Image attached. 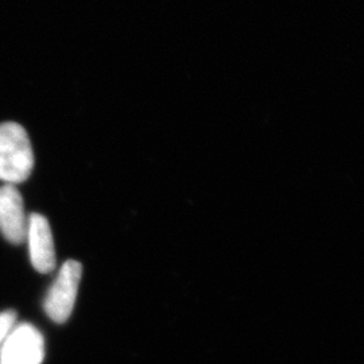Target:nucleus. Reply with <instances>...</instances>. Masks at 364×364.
Masks as SVG:
<instances>
[{
  "label": "nucleus",
  "mask_w": 364,
  "mask_h": 364,
  "mask_svg": "<svg viewBox=\"0 0 364 364\" xmlns=\"http://www.w3.org/2000/svg\"><path fill=\"white\" fill-rule=\"evenodd\" d=\"M28 218L23 198L15 185L7 183L0 188V232L13 245L26 240Z\"/></svg>",
  "instance_id": "20e7f679"
},
{
  "label": "nucleus",
  "mask_w": 364,
  "mask_h": 364,
  "mask_svg": "<svg viewBox=\"0 0 364 364\" xmlns=\"http://www.w3.org/2000/svg\"><path fill=\"white\" fill-rule=\"evenodd\" d=\"M26 240L33 267L38 273L53 272L55 267V250L52 228L46 218L39 213H31L28 216Z\"/></svg>",
  "instance_id": "39448f33"
},
{
  "label": "nucleus",
  "mask_w": 364,
  "mask_h": 364,
  "mask_svg": "<svg viewBox=\"0 0 364 364\" xmlns=\"http://www.w3.org/2000/svg\"><path fill=\"white\" fill-rule=\"evenodd\" d=\"M82 266L77 260H66L43 302L46 314L54 323L63 324L70 317L77 299Z\"/></svg>",
  "instance_id": "f03ea898"
},
{
  "label": "nucleus",
  "mask_w": 364,
  "mask_h": 364,
  "mask_svg": "<svg viewBox=\"0 0 364 364\" xmlns=\"http://www.w3.org/2000/svg\"><path fill=\"white\" fill-rule=\"evenodd\" d=\"M43 358V336L31 324L14 326L0 348V364H41Z\"/></svg>",
  "instance_id": "7ed1b4c3"
},
{
  "label": "nucleus",
  "mask_w": 364,
  "mask_h": 364,
  "mask_svg": "<svg viewBox=\"0 0 364 364\" xmlns=\"http://www.w3.org/2000/svg\"><path fill=\"white\" fill-rule=\"evenodd\" d=\"M16 323V313L14 311H6L0 313V344L10 335Z\"/></svg>",
  "instance_id": "423d86ee"
},
{
  "label": "nucleus",
  "mask_w": 364,
  "mask_h": 364,
  "mask_svg": "<svg viewBox=\"0 0 364 364\" xmlns=\"http://www.w3.org/2000/svg\"><path fill=\"white\" fill-rule=\"evenodd\" d=\"M34 168V153L26 130L18 123L0 124V180L26 181Z\"/></svg>",
  "instance_id": "f257e3e1"
}]
</instances>
